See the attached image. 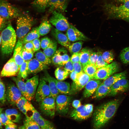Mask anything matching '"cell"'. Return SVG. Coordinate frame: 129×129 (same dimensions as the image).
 <instances>
[{
	"instance_id": "603a6c76",
	"label": "cell",
	"mask_w": 129,
	"mask_h": 129,
	"mask_svg": "<svg viewBox=\"0 0 129 129\" xmlns=\"http://www.w3.org/2000/svg\"><path fill=\"white\" fill-rule=\"evenodd\" d=\"M43 79L48 83L50 92V96L56 99L59 92L54 80V78L51 76L48 73L46 72Z\"/></svg>"
},
{
	"instance_id": "ac0fdd59",
	"label": "cell",
	"mask_w": 129,
	"mask_h": 129,
	"mask_svg": "<svg viewBox=\"0 0 129 129\" xmlns=\"http://www.w3.org/2000/svg\"><path fill=\"white\" fill-rule=\"evenodd\" d=\"M48 68L47 65L42 63L36 58H33L28 61V74H36Z\"/></svg>"
},
{
	"instance_id": "1f68e13d",
	"label": "cell",
	"mask_w": 129,
	"mask_h": 129,
	"mask_svg": "<svg viewBox=\"0 0 129 129\" xmlns=\"http://www.w3.org/2000/svg\"><path fill=\"white\" fill-rule=\"evenodd\" d=\"M57 43L56 41L54 40H51L49 45L43 50V52L49 58H51L57 50Z\"/></svg>"
},
{
	"instance_id": "cb8c5ba5",
	"label": "cell",
	"mask_w": 129,
	"mask_h": 129,
	"mask_svg": "<svg viewBox=\"0 0 129 129\" xmlns=\"http://www.w3.org/2000/svg\"><path fill=\"white\" fill-rule=\"evenodd\" d=\"M23 45L22 40H18L14 49L13 56L20 68L25 62L22 58L21 53V50Z\"/></svg>"
},
{
	"instance_id": "5bb4252c",
	"label": "cell",
	"mask_w": 129,
	"mask_h": 129,
	"mask_svg": "<svg viewBox=\"0 0 129 129\" xmlns=\"http://www.w3.org/2000/svg\"><path fill=\"white\" fill-rule=\"evenodd\" d=\"M50 96V90L47 82L43 78L40 79L35 96L36 101L39 103Z\"/></svg>"
},
{
	"instance_id": "e7e4bbea",
	"label": "cell",
	"mask_w": 129,
	"mask_h": 129,
	"mask_svg": "<svg viewBox=\"0 0 129 129\" xmlns=\"http://www.w3.org/2000/svg\"><path fill=\"white\" fill-rule=\"evenodd\" d=\"M2 124L1 122V120L0 119V129H1L2 128Z\"/></svg>"
},
{
	"instance_id": "ba28073f",
	"label": "cell",
	"mask_w": 129,
	"mask_h": 129,
	"mask_svg": "<svg viewBox=\"0 0 129 129\" xmlns=\"http://www.w3.org/2000/svg\"><path fill=\"white\" fill-rule=\"evenodd\" d=\"M49 20L50 23L54 26L57 30L65 31L69 28L70 24L66 18L61 12L54 11Z\"/></svg>"
},
{
	"instance_id": "4316f807",
	"label": "cell",
	"mask_w": 129,
	"mask_h": 129,
	"mask_svg": "<svg viewBox=\"0 0 129 129\" xmlns=\"http://www.w3.org/2000/svg\"><path fill=\"white\" fill-rule=\"evenodd\" d=\"M54 80L59 92L65 94L69 95L71 86L69 83L59 81L54 78Z\"/></svg>"
},
{
	"instance_id": "ffe728a7",
	"label": "cell",
	"mask_w": 129,
	"mask_h": 129,
	"mask_svg": "<svg viewBox=\"0 0 129 129\" xmlns=\"http://www.w3.org/2000/svg\"><path fill=\"white\" fill-rule=\"evenodd\" d=\"M69 1V0H50L47 8L51 12L56 11L62 13L66 9Z\"/></svg>"
},
{
	"instance_id": "d6a6232c",
	"label": "cell",
	"mask_w": 129,
	"mask_h": 129,
	"mask_svg": "<svg viewBox=\"0 0 129 129\" xmlns=\"http://www.w3.org/2000/svg\"><path fill=\"white\" fill-rule=\"evenodd\" d=\"M51 23L47 20H43L38 27L39 32L40 35L44 36L48 33L51 29Z\"/></svg>"
},
{
	"instance_id": "7bdbcfd3",
	"label": "cell",
	"mask_w": 129,
	"mask_h": 129,
	"mask_svg": "<svg viewBox=\"0 0 129 129\" xmlns=\"http://www.w3.org/2000/svg\"><path fill=\"white\" fill-rule=\"evenodd\" d=\"M120 58L122 62L126 64L129 63V47L123 49L120 54Z\"/></svg>"
},
{
	"instance_id": "be15d7a7",
	"label": "cell",
	"mask_w": 129,
	"mask_h": 129,
	"mask_svg": "<svg viewBox=\"0 0 129 129\" xmlns=\"http://www.w3.org/2000/svg\"><path fill=\"white\" fill-rule=\"evenodd\" d=\"M118 0L124 3L128 0Z\"/></svg>"
},
{
	"instance_id": "f907efd6",
	"label": "cell",
	"mask_w": 129,
	"mask_h": 129,
	"mask_svg": "<svg viewBox=\"0 0 129 129\" xmlns=\"http://www.w3.org/2000/svg\"><path fill=\"white\" fill-rule=\"evenodd\" d=\"M98 54V52H92L90 56L88 64H93L95 65Z\"/></svg>"
},
{
	"instance_id": "03108f58",
	"label": "cell",
	"mask_w": 129,
	"mask_h": 129,
	"mask_svg": "<svg viewBox=\"0 0 129 129\" xmlns=\"http://www.w3.org/2000/svg\"><path fill=\"white\" fill-rule=\"evenodd\" d=\"M2 42L1 35L0 34V46L1 45Z\"/></svg>"
},
{
	"instance_id": "277c9868",
	"label": "cell",
	"mask_w": 129,
	"mask_h": 129,
	"mask_svg": "<svg viewBox=\"0 0 129 129\" xmlns=\"http://www.w3.org/2000/svg\"><path fill=\"white\" fill-rule=\"evenodd\" d=\"M33 22L32 18L27 14L21 15L18 17L16 32L18 40H22L31 29Z\"/></svg>"
},
{
	"instance_id": "680465c9",
	"label": "cell",
	"mask_w": 129,
	"mask_h": 129,
	"mask_svg": "<svg viewBox=\"0 0 129 129\" xmlns=\"http://www.w3.org/2000/svg\"><path fill=\"white\" fill-rule=\"evenodd\" d=\"M72 105L74 108H76L81 105V102L79 100H75L72 102Z\"/></svg>"
},
{
	"instance_id": "d4e9b609",
	"label": "cell",
	"mask_w": 129,
	"mask_h": 129,
	"mask_svg": "<svg viewBox=\"0 0 129 129\" xmlns=\"http://www.w3.org/2000/svg\"><path fill=\"white\" fill-rule=\"evenodd\" d=\"M127 72L126 71L112 75L104 80L102 83L106 86L110 87L114 83L123 79H126Z\"/></svg>"
},
{
	"instance_id": "b9f144b4",
	"label": "cell",
	"mask_w": 129,
	"mask_h": 129,
	"mask_svg": "<svg viewBox=\"0 0 129 129\" xmlns=\"http://www.w3.org/2000/svg\"><path fill=\"white\" fill-rule=\"evenodd\" d=\"M83 43L82 42L80 41L71 44L68 48L71 54L79 52L82 48Z\"/></svg>"
},
{
	"instance_id": "c3c4849f",
	"label": "cell",
	"mask_w": 129,
	"mask_h": 129,
	"mask_svg": "<svg viewBox=\"0 0 129 129\" xmlns=\"http://www.w3.org/2000/svg\"><path fill=\"white\" fill-rule=\"evenodd\" d=\"M0 119L2 125L6 126L14 123L9 119L5 113L0 114Z\"/></svg>"
},
{
	"instance_id": "ab89813d",
	"label": "cell",
	"mask_w": 129,
	"mask_h": 129,
	"mask_svg": "<svg viewBox=\"0 0 129 129\" xmlns=\"http://www.w3.org/2000/svg\"><path fill=\"white\" fill-rule=\"evenodd\" d=\"M25 129H42L39 125L31 118H26L24 122Z\"/></svg>"
},
{
	"instance_id": "2e32d148",
	"label": "cell",
	"mask_w": 129,
	"mask_h": 129,
	"mask_svg": "<svg viewBox=\"0 0 129 129\" xmlns=\"http://www.w3.org/2000/svg\"><path fill=\"white\" fill-rule=\"evenodd\" d=\"M6 98L11 104H16L22 96L20 91L14 84H11L8 86L6 93Z\"/></svg>"
},
{
	"instance_id": "f1b7e54d",
	"label": "cell",
	"mask_w": 129,
	"mask_h": 129,
	"mask_svg": "<svg viewBox=\"0 0 129 129\" xmlns=\"http://www.w3.org/2000/svg\"><path fill=\"white\" fill-rule=\"evenodd\" d=\"M92 52L89 48H85L79 52L80 62L83 68L88 64L90 56Z\"/></svg>"
},
{
	"instance_id": "bcb514c9",
	"label": "cell",
	"mask_w": 129,
	"mask_h": 129,
	"mask_svg": "<svg viewBox=\"0 0 129 129\" xmlns=\"http://www.w3.org/2000/svg\"><path fill=\"white\" fill-rule=\"evenodd\" d=\"M98 54V58L95 64V65L97 69L102 68L108 64L103 59L102 56V53L99 52Z\"/></svg>"
},
{
	"instance_id": "9c48e42d",
	"label": "cell",
	"mask_w": 129,
	"mask_h": 129,
	"mask_svg": "<svg viewBox=\"0 0 129 129\" xmlns=\"http://www.w3.org/2000/svg\"><path fill=\"white\" fill-rule=\"evenodd\" d=\"M92 79L84 72L77 74L75 80L71 86L70 95L76 93L81 90L87 82Z\"/></svg>"
},
{
	"instance_id": "9f6ffc18",
	"label": "cell",
	"mask_w": 129,
	"mask_h": 129,
	"mask_svg": "<svg viewBox=\"0 0 129 129\" xmlns=\"http://www.w3.org/2000/svg\"><path fill=\"white\" fill-rule=\"evenodd\" d=\"M35 48V52L39 50L41 48L40 41L38 38L35 39L32 41Z\"/></svg>"
},
{
	"instance_id": "db71d44e",
	"label": "cell",
	"mask_w": 129,
	"mask_h": 129,
	"mask_svg": "<svg viewBox=\"0 0 129 129\" xmlns=\"http://www.w3.org/2000/svg\"><path fill=\"white\" fill-rule=\"evenodd\" d=\"M65 69L69 74L74 71L73 63L70 60L64 65Z\"/></svg>"
},
{
	"instance_id": "4dcf8cb0",
	"label": "cell",
	"mask_w": 129,
	"mask_h": 129,
	"mask_svg": "<svg viewBox=\"0 0 129 129\" xmlns=\"http://www.w3.org/2000/svg\"><path fill=\"white\" fill-rule=\"evenodd\" d=\"M32 118L39 125L42 129H43L49 122L43 118L36 109L33 113Z\"/></svg>"
},
{
	"instance_id": "836d02e7",
	"label": "cell",
	"mask_w": 129,
	"mask_h": 129,
	"mask_svg": "<svg viewBox=\"0 0 129 129\" xmlns=\"http://www.w3.org/2000/svg\"><path fill=\"white\" fill-rule=\"evenodd\" d=\"M50 0H34L32 3V5L39 11H44Z\"/></svg>"
},
{
	"instance_id": "7dc6e473",
	"label": "cell",
	"mask_w": 129,
	"mask_h": 129,
	"mask_svg": "<svg viewBox=\"0 0 129 129\" xmlns=\"http://www.w3.org/2000/svg\"><path fill=\"white\" fill-rule=\"evenodd\" d=\"M29 101L26 98L22 96L17 101L16 104L18 108L21 111L24 106Z\"/></svg>"
},
{
	"instance_id": "484cf974",
	"label": "cell",
	"mask_w": 129,
	"mask_h": 129,
	"mask_svg": "<svg viewBox=\"0 0 129 129\" xmlns=\"http://www.w3.org/2000/svg\"><path fill=\"white\" fill-rule=\"evenodd\" d=\"M110 89V87L106 86L102 83L93 95L92 98L96 99L102 98L108 95Z\"/></svg>"
},
{
	"instance_id": "6da1fadb",
	"label": "cell",
	"mask_w": 129,
	"mask_h": 129,
	"mask_svg": "<svg viewBox=\"0 0 129 129\" xmlns=\"http://www.w3.org/2000/svg\"><path fill=\"white\" fill-rule=\"evenodd\" d=\"M120 101L114 100L97 107L93 114V129H101L108 123L115 114Z\"/></svg>"
},
{
	"instance_id": "91938a15",
	"label": "cell",
	"mask_w": 129,
	"mask_h": 129,
	"mask_svg": "<svg viewBox=\"0 0 129 129\" xmlns=\"http://www.w3.org/2000/svg\"><path fill=\"white\" fill-rule=\"evenodd\" d=\"M77 75V73L74 71L70 73V77L73 81H74L75 80Z\"/></svg>"
},
{
	"instance_id": "f546056e",
	"label": "cell",
	"mask_w": 129,
	"mask_h": 129,
	"mask_svg": "<svg viewBox=\"0 0 129 129\" xmlns=\"http://www.w3.org/2000/svg\"><path fill=\"white\" fill-rule=\"evenodd\" d=\"M5 113L9 119L13 123L18 122L21 118L20 113L15 109H6Z\"/></svg>"
},
{
	"instance_id": "94428289",
	"label": "cell",
	"mask_w": 129,
	"mask_h": 129,
	"mask_svg": "<svg viewBox=\"0 0 129 129\" xmlns=\"http://www.w3.org/2000/svg\"><path fill=\"white\" fill-rule=\"evenodd\" d=\"M16 125L14 123L5 126V129H16Z\"/></svg>"
},
{
	"instance_id": "7a4b0ae2",
	"label": "cell",
	"mask_w": 129,
	"mask_h": 129,
	"mask_svg": "<svg viewBox=\"0 0 129 129\" xmlns=\"http://www.w3.org/2000/svg\"><path fill=\"white\" fill-rule=\"evenodd\" d=\"M1 35V52L4 55H9L12 53L16 43V32L11 25L9 24L2 30Z\"/></svg>"
},
{
	"instance_id": "4fadbf2b",
	"label": "cell",
	"mask_w": 129,
	"mask_h": 129,
	"mask_svg": "<svg viewBox=\"0 0 129 129\" xmlns=\"http://www.w3.org/2000/svg\"><path fill=\"white\" fill-rule=\"evenodd\" d=\"M20 69L12 57L4 65L1 72L0 75L2 77H9L17 75Z\"/></svg>"
},
{
	"instance_id": "f6af8a7d",
	"label": "cell",
	"mask_w": 129,
	"mask_h": 129,
	"mask_svg": "<svg viewBox=\"0 0 129 129\" xmlns=\"http://www.w3.org/2000/svg\"><path fill=\"white\" fill-rule=\"evenodd\" d=\"M21 53L23 59L25 61H28L32 59L34 53L22 47L21 50Z\"/></svg>"
},
{
	"instance_id": "7c38bea8",
	"label": "cell",
	"mask_w": 129,
	"mask_h": 129,
	"mask_svg": "<svg viewBox=\"0 0 129 129\" xmlns=\"http://www.w3.org/2000/svg\"><path fill=\"white\" fill-rule=\"evenodd\" d=\"M39 76H34L27 80L25 82L26 98L31 101L35 97L39 82Z\"/></svg>"
},
{
	"instance_id": "44dd1931",
	"label": "cell",
	"mask_w": 129,
	"mask_h": 129,
	"mask_svg": "<svg viewBox=\"0 0 129 129\" xmlns=\"http://www.w3.org/2000/svg\"><path fill=\"white\" fill-rule=\"evenodd\" d=\"M100 80L91 79L85 86L83 92V96L85 98H88L93 94L96 90L102 83Z\"/></svg>"
},
{
	"instance_id": "30bf717a",
	"label": "cell",
	"mask_w": 129,
	"mask_h": 129,
	"mask_svg": "<svg viewBox=\"0 0 129 129\" xmlns=\"http://www.w3.org/2000/svg\"><path fill=\"white\" fill-rule=\"evenodd\" d=\"M72 97L64 95H58L55 99L56 111L62 115L68 112Z\"/></svg>"
},
{
	"instance_id": "d6986e66",
	"label": "cell",
	"mask_w": 129,
	"mask_h": 129,
	"mask_svg": "<svg viewBox=\"0 0 129 129\" xmlns=\"http://www.w3.org/2000/svg\"><path fill=\"white\" fill-rule=\"evenodd\" d=\"M67 31L66 35L70 41H85L87 39V38L82 32L70 24L69 27Z\"/></svg>"
},
{
	"instance_id": "681fc988",
	"label": "cell",
	"mask_w": 129,
	"mask_h": 129,
	"mask_svg": "<svg viewBox=\"0 0 129 129\" xmlns=\"http://www.w3.org/2000/svg\"><path fill=\"white\" fill-rule=\"evenodd\" d=\"M51 40L47 37L42 38L40 41L41 47L43 50L46 48L50 45Z\"/></svg>"
},
{
	"instance_id": "74e56055",
	"label": "cell",
	"mask_w": 129,
	"mask_h": 129,
	"mask_svg": "<svg viewBox=\"0 0 129 129\" xmlns=\"http://www.w3.org/2000/svg\"><path fill=\"white\" fill-rule=\"evenodd\" d=\"M84 72L93 79L97 69L95 65L88 64L83 67Z\"/></svg>"
},
{
	"instance_id": "f35d334b",
	"label": "cell",
	"mask_w": 129,
	"mask_h": 129,
	"mask_svg": "<svg viewBox=\"0 0 129 129\" xmlns=\"http://www.w3.org/2000/svg\"><path fill=\"white\" fill-rule=\"evenodd\" d=\"M13 80L16 83V86L21 92L22 96L25 97L26 96L25 83L21 78L13 77Z\"/></svg>"
},
{
	"instance_id": "11a10c76",
	"label": "cell",
	"mask_w": 129,
	"mask_h": 129,
	"mask_svg": "<svg viewBox=\"0 0 129 129\" xmlns=\"http://www.w3.org/2000/svg\"><path fill=\"white\" fill-rule=\"evenodd\" d=\"M79 52L74 53L73 54L70 59V60L73 63L80 62Z\"/></svg>"
},
{
	"instance_id": "e0dca14e",
	"label": "cell",
	"mask_w": 129,
	"mask_h": 129,
	"mask_svg": "<svg viewBox=\"0 0 129 129\" xmlns=\"http://www.w3.org/2000/svg\"><path fill=\"white\" fill-rule=\"evenodd\" d=\"M129 90V81L126 79L120 80L110 87L108 96H114L118 94Z\"/></svg>"
},
{
	"instance_id": "9a60e30c",
	"label": "cell",
	"mask_w": 129,
	"mask_h": 129,
	"mask_svg": "<svg viewBox=\"0 0 129 129\" xmlns=\"http://www.w3.org/2000/svg\"><path fill=\"white\" fill-rule=\"evenodd\" d=\"M70 60L66 50L63 48H60L56 50L51 60L54 65L63 66Z\"/></svg>"
},
{
	"instance_id": "7402d4cb",
	"label": "cell",
	"mask_w": 129,
	"mask_h": 129,
	"mask_svg": "<svg viewBox=\"0 0 129 129\" xmlns=\"http://www.w3.org/2000/svg\"><path fill=\"white\" fill-rule=\"evenodd\" d=\"M51 33L57 42L62 46L68 48L71 44L66 35L54 28L52 29Z\"/></svg>"
},
{
	"instance_id": "6125c7cd",
	"label": "cell",
	"mask_w": 129,
	"mask_h": 129,
	"mask_svg": "<svg viewBox=\"0 0 129 129\" xmlns=\"http://www.w3.org/2000/svg\"><path fill=\"white\" fill-rule=\"evenodd\" d=\"M43 129H55L52 125L49 122Z\"/></svg>"
},
{
	"instance_id": "6f0895ef",
	"label": "cell",
	"mask_w": 129,
	"mask_h": 129,
	"mask_svg": "<svg viewBox=\"0 0 129 129\" xmlns=\"http://www.w3.org/2000/svg\"><path fill=\"white\" fill-rule=\"evenodd\" d=\"M5 20L0 16V31L2 30L5 26Z\"/></svg>"
},
{
	"instance_id": "f5cc1de1",
	"label": "cell",
	"mask_w": 129,
	"mask_h": 129,
	"mask_svg": "<svg viewBox=\"0 0 129 129\" xmlns=\"http://www.w3.org/2000/svg\"><path fill=\"white\" fill-rule=\"evenodd\" d=\"M23 47L26 49L34 53L35 52L34 48L32 41L26 43L23 45Z\"/></svg>"
},
{
	"instance_id": "60d3db41",
	"label": "cell",
	"mask_w": 129,
	"mask_h": 129,
	"mask_svg": "<svg viewBox=\"0 0 129 129\" xmlns=\"http://www.w3.org/2000/svg\"><path fill=\"white\" fill-rule=\"evenodd\" d=\"M28 61H25L21 66L17 77L26 79L28 75L27 64Z\"/></svg>"
},
{
	"instance_id": "52a82bcc",
	"label": "cell",
	"mask_w": 129,
	"mask_h": 129,
	"mask_svg": "<svg viewBox=\"0 0 129 129\" xmlns=\"http://www.w3.org/2000/svg\"><path fill=\"white\" fill-rule=\"evenodd\" d=\"M119 69V66L117 62H113L107 65L97 69L93 79L105 80Z\"/></svg>"
},
{
	"instance_id": "8fae6325",
	"label": "cell",
	"mask_w": 129,
	"mask_h": 129,
	"mask_svg": "<svg viewBox=\"0 0 129 129\" xmlns=\"http://www.w3.org/2000/svg\"><path fill=\"white\" fill-rule=\"evenodd\" d=\"M41 111L44 114L50 117H53L56 111L55 99L50 96L39 102Z\"/></svg>"
},
{
	"instance_id": "8d00e7d4",
	"label": "cell",
	"mask_w": 129,
	"mask_h": 129,
	"mask_svg": "<svg viewBox=\"0 0 129 129\" xmlns=\"http://www.w3.org/2000/svg\"><path fill=\"white\" fill-rule=\"evenodd\" d=\"M35 109L29 101L24 106L21 112L26 116V118H32Z\"/></svg>"
},
{
	"instance_id": "ee69618b",
	"label": "cell",
	"mask_w": 129,
	"mask_h": 129,
	"mask_svg": "<svg viewBox=\"0 0 129 129\" xmlns=\"http://www.w3.org/2000/svg\"><path fill=\"white\" fill-rule=\"evenodd\" d=\"M102 56L103 60L108 64L111 63L114 58L113 52L110 51L103 52L102 54Z\"/></svg>"
},
{
	"instance_id": "e575fe53",
	"label": "cell",
	"mask_w": 129,
	"mask_h": 129,
	"mask_svg": "<svg viewBox=\"0 0 129 129\" xmlns=\"http://www.w3.org/2000/svg\"><path fill=\"white\" fill-rule=\"evenodd\" d=\"M55 75L57 80L62 81L65 79L69 74L62 66L57 68L55 71Z\"/></svg>"
},
{
	"instance_id": "816d5d0a",
	"label": "cell",
	"mask_w": 129,
	"mask_h": 129,
	"mask_svg": "<svg viewBox=\"0 0 129 129\" xmlns=\"http://www.w3.org/2000/svg\"><path fill=\"white\" fill-rule=\"evenodd\" d=\"M74 71L77 74L83 72L82 66L80 62L73 63Z\"/></svg>"
},
{
	"instance_id": "8992f818",
	"label": "cell",
	"mask_w": 129,
	"mask_h": 129,
	"mask_svg": "<svg viewBox=\"0 0 129 129\" xmlns=\"http://www.w3.org/2000/svg\"><path fill=\"white\" fill-rule=\"evenodd\" d=\"M93 110V106L91 104L81 105L74 109L70 112V116L72 118L76 120H84L91 116Z\"/></svg>"
},
{
	"instance_id": "3957f363",
	"label": "cell",
	"mask_w": 129,
	"mask_h": 129,
	"mask_svg": "<svg viewBox=\"0 0 129 129\" xmlns=\"http://www.w3.org/2000/svg\"><path fill=\"white\" fill-rule=\"evenodd\" d=\"M119 5L106 4L104 7L106 13L110 18L129 22V0Z\"/></svg>"
},
{
	"instance_id": "003e7915",
	"label": "cell",
	"mask_w": 129,
	"mask_h": 129,
	"mask_svg": "<svg viewBox=\"0 0 129 129\" xmlns=\"http://www.w3.org/2000/svg\"><path fill=\"white\" fill-rule=\"evenodd\" d=\"M2 109L0 108V113L1 112L2 110Z\"/></svg>"
},
{
	"instance_id": "d590c367",
	"label": "cell",
	"mask_w": 129,
	"mask_h": 129,
	"mask_svg": "<svg viewBox=\"0 0 129 129\" xmlns=\"http://www.w3.org/2000/svg\"><path fill=\"white\" fill-rule=\"evenodd\" d=\"M35 58L42 63L48 65L52 63L51 60L43 52L40 50L36 52L35 54Z\"/></svg>"
},
{
	"instance_id": "5b68a950",
	"label": "cell",
	"mask_w": 129,
	"mask_h": 129,
	"mask_svg": "<svg viewBox=\"0 0 129 129\" xmlns=\"http://www.w3.org/2000/svg\"><path fill=\"white\" fill-rule=\"evenodd\" d=\"M20 12L16 7L4 0H0V16L5 20L18 17Z\"/></svg>"
},
{
	"instance_id": "83f0119b",
	"label": "cell",
	"mask_w": 129,
	"mask_h": 129,
	"mask_svg": "<svg viewBox=\"0 0 129 129\" xmlns=\"http://www.w3.org/2000/svg\"><path fill=\"white\" fill-rule=\"evenodd\" d=\"M40 35L39 32L38 27L33 28L22 39V42L24 45L26 43L38 38Z\"/></svg>"
}]
</instances>
